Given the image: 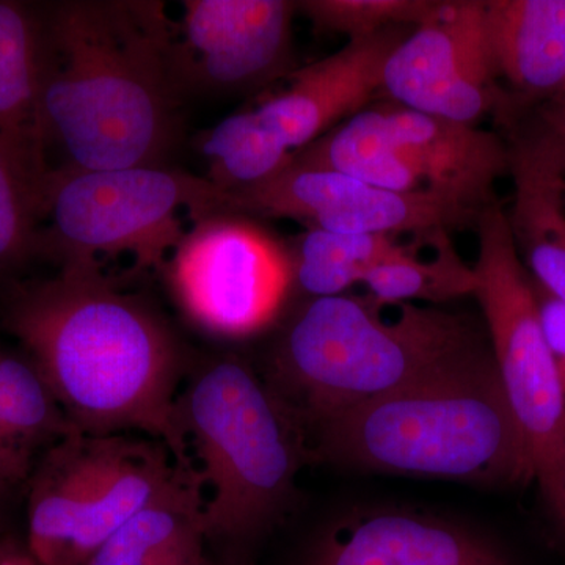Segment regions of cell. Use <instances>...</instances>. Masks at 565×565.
Here are the masks:
<instances>
[{
    "label": "cell",
    "mask_w": 565,
    "mask_h": 565,
    "mask_svg": "<svg viewBox=\"0 0 565 565\" xmlns=\"http://www.w3.org/2000/svg\"><path fill=\"white\" fill-rule=\"evenodd\" d=\"M0 323L21 344L74 433L143 434L193 467L178 415L192 362L158 310L118 291L96 259L10 281Z\"/></svg>",
    "instance_id": "obj_1"
},
{
    "label": "cell",
    "mask_w": 565,
    "mask_h": 565,
    "mask_svg": "<svg viewBox=\"0 0 565 565\" xmlns=\"http://www.w3.org/2000/svg\"><path fill=\"white\" fill-rule=\"evenodd\" d=\"M44 128L62 172L163 167L178 137L174 25L162 2L43 7Z\"/></svg>",
    "instance_id": "obj_2"
},
{
    "label": "cell",
    "mask_w": 565,
    "mask_h": 565,
    "mask_svg": "<svg viewBox=\"0 0 565 565\" xmlns=\"http://www.w3.org/2000/svg\"><path fill=\"white\" fill-rule=\"evenodd\" d=\"M305 445L310 460L349 470L487 487L534 481L490 344L330 419Z\"/></svg>",
    "instance_id": "obj_3"
},
{
    "label": "cell",
    "mask_w": 565,
    "mask_h": 565,
    "mask_svg": "<svg viewBox=\"0 0 565 565\" xmlns=\"http://www.w3.org/2000/svg\"><path fill=\"white\" fill-rule=\"evenodd\" d=\"M489 344L470 316L434 305L316 297L282 329L262 377L307 438Z\"/></svg>",
    "instance_id": "obj_4"
},
{
    "label": "cell",
    "mask_w": 565,
    "mask_h": 565,
    "mask_svg": "<svg viewBox=\"0 0 565 565\" xmlns=\"http://www.w3.org/2000/svg\"><path fill=\"white\" fill-rule=\"evenodd\" d=\"M178 415L202 481L207 550L225 557L223 565H244L311 462L303 435L262 375L236 355L192 363Z\"/></svg>",
    "instance_id": "obj_5"
},
{
    "label": "cell",
    "mask_w": 565,
    "mask_h": 565,
    "mask_svg": "<svg viewBox=\"0 0 565 565\" xmlns=\"http://www.w3.org/2000/svg\"><path fill=\"white\" fill-rule=\"evenodd\" d=\"M195 473L154 438L71 433L29 479V552L36 565H87L141 509Z\"/></svg>",
    "instance_id": "obj_6"
},
{
    "label": "cell",
    "mask_w": 565,
    "mask_h": 565,
    "mask_svg": "<svg viewBox=\"0 0 565 565\" xmlns=\"http://www.w3.org/2000/svg\"><path fill=\"white\" fill-rule=\"evenodd\" d=\"M473 296L481 305L505 399L546 508L565 531V393L542 334L533 281L498 200L479 212Z\"/></svg>",
    "instance_id": "obj_7"
},
{
    "label": "cell",
    "mask_w": 565,
    "mask_h": 565,
    "mask_svg": "<svg viewBox=\"0 0 565 565\" xmlns=\"http://www.w3.org/2000/svg\"><path fill=\"white\" fill-rule=\"evenodd\" d=\"M223 204L225 192L206 178L166 166L54 170L41 215V222L50 221L40 226L36 256L63 264L126 252L140 266L162 267L184 236L178 210L185 207L199 221L222 212Z\"/></svg>",
    "instance_id": "obj_8"
},
{
    "label": "cell",
    "mask_w": 565,
    "mask_h": 565,
    "mask_svg": "<svg viewBox=\"0 0 565 565\" xmlns=\"http://www.w3.org/2000/svg\"><path fill=\"white\" fill-rule=\"evenodd\" d=\"M244 215L193 221L166 263L182 313L223 340L263 332L280 316L294 282L292 255Z\"/></svg>",
    "instance_id": "obj_9"
},
{
    "label": "cell",
    "mask_w": 565,
    "mask_h": 565,
    "mask_svg": "<svg viewBox=\"0 0 565 565\" xmlns=\"http://www.w3.org/2000/svg\"><path fill=\"white\" fill-rule=\"evenodd\" d=\"M223 212L250 218H292L349 234H427L475 226L478 212L430 193H399L330 170L286 166L269 180L225 192Z\"/></svg>",
    "instance_id": "obj_10"
},
{
    "label": "cell",
    "mask_w": 565,
    "mask_h": 565,
    "mask_svg": "<svg viewBox=\"0 0 565 565\" xmlns=\"http://www.w3.org/2000/svg\"><path fill=\"white\" fill-rule=\"evenodd\" d=\"M296 11L288 0L182 2L172 44L178 95L252 90L280 76L291 58Z\"/></svg>",
    "instance_id": "obj_11"
},
{
    "label": "cell",
    "mask_w": 565,
    "mask_h": 565,
    "mask_svg": "<svg viewBox=\"0 0 565 565\" xmlns=\"http://www.w3.org/2000/svg\"><path fill=\"white\" fill-rule=\"evenodd\" d=\"M484 17L486 2H435L386 62L384 90L405 109L475 125L497 79Z\"/></svg>",
    "instance_id": "obj_12"
},
{
    "label": "cell",
    "mask_w": 565,
    "mask_h": 565,
    "mask_svg": "<svg viewBox=\"0 0 565 565\" xmlns=\"http://www.w3.org/2000/svg\"><path fill=\"white\" fill-rule=\"evenodd\" d=\"M294 565H515L482 531L422 512H355L321 531Z\"/></svg>",
    "instance_id": "obj_13"
},
{
    "label": "cell",
    "mask_w": 565,
    "mask_h": 565,
    "mask_svg": "<svg viewBox=\"0 0 565 565\" xmlns=\"http://www.w3.org/2000/svg\"><path fill=\"white\" fill-rule=\"evenodd\" d=\"M408 33L407 25H396L349 40L329 57L294 71L285 92L256 107L264 128L297 151L364 110L384 88L386 62Z\"/></svg>",
    "instance_id": "obj_14"
},
{
    "label": "cell",
    "mask_w": 565,
    "mask_h": 565,
    "mask_svg": "<svg viewBox=\"0 0 565 565\" xmlns=\"http://www.w3.org/2000/svg\"><path fill=\"white\" fill-rule=\"evenodd\" d=\"M386 136L423 192L481 212L494 202L498 178L509 173V147L475 125L405 109L381 107Z\"/></svg>",
    "instance_id": "obj_15"
},
{
    "label": "cell",
    "mask_w": 565,
    "mask_h": 565,
    "mask_svg": "<svg viewBox=\"0 0 565 565\" xmlns=\"http://www.w3.org/2000/svg\"><path fill=\"white\" fill-rule=\"evenodd\" d=\"M43 68V7L0 0V150L44 203L52 167L41 103Z\"/></svg>",
    "instance_id": "obj_16"
},
{
    "label": "cell",
    "mask_w": 565,
    "mask_h": 565,
    "mask_svg": "<svg viewBox=\"0 0 565 565\" xmlns=\"http://www.w3.org/2000/svg\"><path fill=\"white\" fill-rule=\"evenodd\" d=\"M514 181L505 211L520 258L539 285L565 302V195L555 151L545 132L509 147Z\"/></svg>",
    "instance_id": "obj_17"
},
{
    "label": "cell",
    "mask_w": 565,
    "mask_h": 565,
    "mask_svg": "<svg viewBox=\"0 0 565 565\" xmlns=\"http://www.w3.org/2000/svg\"><path fill=\"white\" fill-rule=\"evenodd\" d=\"M494 77L527 98L565 95V0L486 2Z\"/></svg>",
    "instance_id": "obj_18"
},
{
    "label": "cell",
    "mask_w": 565,
    "mask_h": 565,
    "mask_svg": "<svg viewBox=\"0 0 565 565\" xmlns=\"http://www.w3.org/2000/svg\"><path fill=\"white\" fill-rule=\"evenodd\" d=\"M71 433L28 356L0 349V498L28 486L41 456Z\"/></svg>",
    "instance_id": "obj_19"
},
{
    "label": "cell",
    "mask_w": 565,
    "mask_h": 565,
    "mask_svg": "<svg viewBox=\"0 0 565 565\" xmlns=\"http://www.w3.org/2000/svg\"><path fill=\"white\" fill-rule=\"evenodd\" d=\"M199 473L141 509L87 565H215L203 530Z\"/></svg>",
    "instance_id": "obj_20"
},
{
    "label": "cell",
    "mask_w": 565,
    "mask_h": 565,
    "mask_svg": "<svg viewBox=\"0 0 565 565\" xmlns=\"http://www.w3.org/2000/svg\"><path fill=\"white\" fill-rule=\"evenodd\" d=\"M289 166L343 173L385 191L426 193L386 136L381 107L359 111L292 151Z\"/></svg>",
    "instance_id": "obj_21"
},
{
    "label": "cell",
    "mask_w": 565,
    "mask_h": 565,
    "mask_svg": "<svg viewBox=\"0 0 565 565\" xmlns=\"http://www.w3.org/2000/svg\"><path fill=\"white\" fill-rule=\"evenodd\" d=\"M424 236L405 244L397 241L396 234L330 233L311 228L294 252V281L313 299L340 296L362 282L375 267L412 255Z\"/></svg>",
    "instance_id": "obj_22"
},
{
    "label": "cell",
    "mask_w": 565,
    "mask_h": 565,
    "mask_svg": "<svg viewBox=\"0 0 565 565\" xmlns=\"http://www.w3.org/2000/svg\"><path fill=\"white\" fill-rule=\"evenodd\" d=\"M429 234L412 255L375 267L363 278L371 297L385 303L438 305L473 296V267L460 258L448 232L435 233L433 247L424 255L423 245Z\"/></svg>",
    "instance_id": "obj_23"
},
{
    "label": "cell",
    "mask_w": 565,
    "mask_h": 565,
    "mask_svg": "<svg viewBox=\"0 0 565 565\" xmlns=\"http://www.w3.org/2000/svg\"><path fill=\"white\" fill-rule=\"evenodd\" d=\"M200 150L210 174L206 180L223 192L252 188L280 173L291 150L264 128L256 110H241L204 134Z\"/></svg>",
    "instance_id": "obj_24"
},
{
    "label": "cell",
    "mask_w": 565,
    "mask_h": 565,
    "mask_svg": "<svg viewBox=\"0 0 565 565\" xmlns=\"http://www.w3.org/2000/svg\"><path fill=\"white\" fill-rule=\"evenodd\" d=\"M41 214L40 192L0 150V281L36 258Z\"/></svg>",
    "instance_id": "obj_25"
},
{
    "label": "cell",
    "mask_w": 565,
    "mask_h": 565,
    "mask_svg": "<svg viewBox=\"0 0 565 565\" xmlns=\"http://www.w3.org/2000/svg\"><path fill=\"white\" fill-rule=\"evenodd\" d=\"M430 0H307L297 2L318 31L364 39L396 25H418L434 9Z\"/></svg>",
    "instance_id": "obj_26"
},
{
    "label": "cell",
    "mask_w": 565,
    "mask_h": 565,
    "mask_svg": "<svg viewBox=\"0 0 565 565\" xmlns=\"http://www.w3.org/2000/svg\"><path fill=\"white\" fill-rule=\"evenodd\" d=\"M531 281L545 343L556 360H565V302L555 294L546 291L533 277Z\"/></svg>",
    "instance_id": "obj_27"
},
{
    "label": "cell",
    "mask_w": 565,
    "mask_h": 565,
    "mask_svg": "<svg viewBox=\"0 0 565 565\" xmlns=\"http://www.w3.org/2000/svg\"><path fill=\"white\" fill-rule=\"evenodd\" d=\"M0 565H36L25 539L9 533L0 534Z\"/></svg>",
    "instance_id": "obj_28"
},
{
    "label": "cell",
    "mask_w": 565,
    "mask_h": 565,
    "mask_svg": "<svg viewBox=\"0 0 565 565\" xmlns=\"http://www.w3.org/2000/svg\"><path fill=\"white\" fill-rule=\"evenodd\" d=\"M545 131L552 134L557 140L565 141V103L559 109L550 114Z\"/></svg>",
    "instance_id": "obj_29"
},
{
    "label": "cell",
    "mask_w": 565,
    "mask_h": 565,
    "mask_svg": "<svg viewBox=\"0 0 565 565\" xmlns=\"http://www.w3.org/2000/svg\"><path fill=\"white\" fill-rule=\"evenodd\" d=\"M545 136L548 137L550 143H552L553 151H555L557 167H559L561 182H563L564 195H565V141L557 140L556 137H553L552 134L546 132L544 129Z\"/></svg>",
    "instance_id": "obj_30"
},
{
    "label": "cell",
    "mask_w": 565,
    "mask_h": 565,
    "mask_svg": "<svg viewBox=\"0 0 565 565\" xmlns=\"http://www.w3.org/2000/svg\"><path fill=\"white\" fill-rule=\"evenodd\" d=\"M2 533H3V531H2V526H0V534H2Z\"/></svg>",
    "instance_id": "obj_31"
}]
</instances>
